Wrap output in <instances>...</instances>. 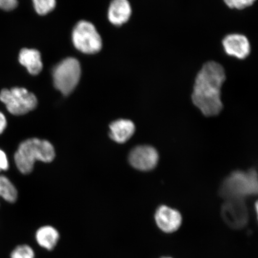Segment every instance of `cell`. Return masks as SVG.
<instances>
[{"label": "cell", "mask_w": 258, "mask_h": 258, "mask_svg": "<svg viewBox=\"0 0 258 258\" xmlns=\"http://www.w3.org/2000/svg\"><path fill=\"white\" fill-rule=\"evenodd\" d=\"M8 121L6 116L0 111V135H2L7 127Z\"/></svg>", "instance_id": "cell-21"}, {"label": "cell", "mask_w": 258, "mask_h": 258, "mask_svg": "<svg viewBox=\"0 0 258 258\" xmlns=\"http://www.w3.org/2000/svg\"><path fill=\"white\" fill-rule=\"evenodd\" d=\"M73 41L77 49L86 54H95L101 50L102 42L95 26L82 21L74 28Z\"/></svg>", "instance_id": "cell-6"}, {"label": "cell", "mask_w": 258, "mask_h": 258, "mask_svg": "<svg viewBox=\"0 0 258 258\" xmlns=\"http://www.w3.org/2000/svg\"><path fill=\"white\" fill-rule=\"evenodd\" d=\"M109 137L119 144H124L133 136L135 125L133 122L125 119L114 121L109 125Z\"/></svg>", "instance_id": "cell-12"}, {"label": "cell", "mask_w": 258, "mask_h": 258, "mask_svg": "<svg viewBox=\"0 0 258 258\" xmlns=\"http://www.w3.org/2000/svg\"><path fill=\"white\" fill-rule=\"evenodd\" d=\"M9 164L7 155L5 151L0 149V172L9 169Z\"/></svg>", "instance_id": "cell-20"}, {"label": "cell", "mask_w": 258, "mask_h": 258, "mask_svg": "<svg viewBox=\"0 0 258 258\" xmlns=\"http://www.w3.org/2000/svg\"><path fill=\"white\" fill-rule=\"evenodd\" d=\"M154 218L160 230L167 234L178 230L182 222L180 212L165 205H161L157 208Z\"/></svg>", "instance_id": "cell-10"}, {"label": "cell", "mask_w": 258, "mask_h": 258, "mask_svg": "<svg viewBox=\"0 0 258 258\" xmlns=\"http://www.w3.org/2000/svg\"><path fill=\"white\" fill-rule=\"evenodd\" d=\"M37 14L45 15L52 11L56 6V0H32Z\"/></svg>", "instance_id": "cell-16"}, {"label": "cell", "mask_w": 258, "mask_h": 258, "mask_svg": "<svg viewBox=\"0 0 258 258\" xmlns=\"http://www.w3.org/2000/svg\"><path fill=\"white\" fill-rule=\"evenodd\" d=\"M222 45L228 56L243 60L250 55V43L247 37L243 34H228L222 40Z\"/></svg>", "instance_id": "cell-9"}, {"label": "cell", "mask_w": 258, "mask_h": 258, "mask_svg": "<svg viewBox=\"0 0 258 258\" xmlns=\"http://www.w3.org/2000/svg\"><path fill=\"white\" fill-rule=\"evenodd\" d=\"M159 160L157 151L149 145H140L134 148L128 156L131 165L144 172L153 170L157 166Z\"/></svg>", "instance_id": "cell-8"}, {"label": "cell", "mask_w": 258, "mask_h": 258, "mask_svg": "<svg viewBox=\"0 0 258 258\" xmlns=\"http://www.w3.org/2000/svg\"><path fill=\"white\" fill-rule=\"evenodd\" d=\"M19 60L32 75H37L43 69L41 54L37 50L23 48L19 53Z\"/></svg>", "instance_id": "cell-13"}, {"label": "cell", "mask_w": 258, "mask_h": 258, "mask_svg": "<svg viewBox=\"0 0 258 258\" xmlns=\"http://www.w3.org/2000/svg\"><path fill=\"white\" fill-rule=\"evenodd\" d=\"M161 258H172V257H161Z\"/></svg>", "instance_id": "cell-22"}, {"label": "cell", "mask_w": 258, "mask_h": 258, "mask_svg": "<svg viewBox=\"0 0 258 258\" xmlns=\"http://www.w3.org/2000/svg\"><path fill=\"white\" fill-rule=\"evenodd\" d=\"M256 0H223L225 5L231 9L244 10L253 6Z\"/></svg>", "instance_id": "cell-18"}, {"label": "cell", "mask_w": 258, "mask_h": 258, "mask_svg": "<svg viewBox=\"0 0 258 258\" xmlns=\"http://www.w3.org/2000/svg\"><path fill=\"white\" fill-rule=\"evenodd\" d=\"M59 234L55 228L51 226H44L38 229L36 240L38 244L48 250H52L59 240Z\"/></svg>", "instance_id": "cell-14"}, {"label": "cell", "mask_w": 258, "mask_h": 258, "mask_svg": "<svg viewBox=\"0 0 258 258\" xmlns=\"http://www.w3.org/2000/svg\"><path fill=\"white\" fill-rule=\"evenodd\" d=\"M81 73L79 61L75 58H67L53 69L54 85L63 95H69L78 85Z\"/></svg>", "instance_id": "cell-4"}, {"label": "cell", "mask_w": 258, "mask_h": 258, "mask_svg": "<svg viewBox=\"0 0 258 258\" xmlns=\"http://www.w3.org/2000/svg\"><path fill=\"white\" fill-rule=\"evenodd\" d=\"M225 224L233 230L244 228L249 222V211L244 200H226L221 208Z\"/></svg>", "instance_id": "cell-7"}, {"label": "cell", "mask_w": 258, "mask_h": 258, "mask_svg": "<svg viewBox=\"0 0 258 258\" xmlns=\"http://www.w3.org/2000/svg\"><path fill=\"white\" fill-rule=\"evenodd\" d=\"M0 198L11 203L16 202L18 191L8 177L0 175Z\"/></svg>", "instance_id": "cell-15"}, {"label": "cell", "mask_w": 258, "mask_h": 258, "mask_svg": "<svg viewBox=\"0 0 258 258\" xmlns=\"http://www.w3.org/2000/svg\"><path fill=\"white\" fill-rule=\"evenodd\" d=\"M18 5V0H0V9L5 11H11Z\"/></svg>", "instance_id": "cell-19"}, {"label": "cell", "mask_w": 258, "mask_h": 258, "mask_svg": "<svg viewBox=\"0 0 258 258\" xmlns=\"http://www.w3.org/2000/svg\"><path fill=\"white\" fill-rule=\"evenodd\" d=\"M258 180L256 170H237L226 177L219 189V195L226 200H244L257 195Z\"/></svg>", "instance_id": "cell-3"}, {"label": "cell", "mask_w": 258, "mask_h": 258, "mask_svg": "<svg viewBox=\"0 0 258 258\" xmlns=\"http://www.w3.org/2000/svg\"><path fill=\"white\" fill-rule=\"evenodd\" d=\"M226 80L224 68L215 61L203 64L195 78L191 99L193 104L206 117H214L223 109L221 89Z\"/></svg>", "instance_id": "cell-1"}, {"label": "cell", "mask_w": 258, "mask_h": 258, "mask_svg": "<svg viewBox=\"0 0 258 258\" xmlns=\"http://www.w3.org/2000/svg\"><path fill=\"white\" fill-rule=\"evenodd\" d=\"M132 15V8L128 0H113L108 10L109 21L113 25L126 23Z\"/></svg>", "instance_id": "cell-11"}, {"label": "cell", "mask_w": 258, "mask_h": 258, "mask_svg": "<svg viewBox=\"0 0 258 258\" xmlns=\"http://www.w3.org/2000/svg\"><path fill=\"white\" fill-rule=\"evenodd\" d=\"M0 101L8 111L15 115H22L34 110L38 101L33 93L25 88L4 89L0 93Z\"/></svg>", "instance_id": "cell-5"}, {"label": "cell", "mask_w": 258, "mask_h": 258, "mask_svg": "<svg viewBox=\"0 0 258 258\" xmlns=\"http://www.w3.org/2000/svg\"><path fill=\"white\" fill-rule=\"evenodd\" d=\"M34 251L28 245L22 244L15 248L11 254V258H34Z\"/></svg>", "instance_id": "cell-17"}, {"label": "cell", "mask_w": 258, "mask_h": 258, "mask_svg": "<svg viewBox=\"0 0 258 258\" xmlns=\"http://www.w3.org/2000/svg\"><path fill=\"white\" fill-rule=\"evenodd\" d=\"M55 157V151L49 142L31 138L22 142L16 151L14 160L16 167L24 175L30 173L35 161L50 163Z\"/></svg>", "instance_id": "cell-2"}]
</instances>
